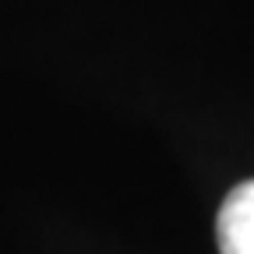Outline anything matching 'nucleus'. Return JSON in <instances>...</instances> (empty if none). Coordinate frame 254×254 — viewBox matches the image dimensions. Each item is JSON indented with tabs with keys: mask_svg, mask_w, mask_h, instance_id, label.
Listing matches in <instances>:
<instances>
[{
	"mask_svg": "<svg viewBox=\"0 0 254 254\" xmlns=\"http://www.w3.org/2000/svg\"><path fill=\"white\" fill-rule=\"evenodd\" d=\"M219 254H254V180L237 184L215 215Z\"/></svg>",
	"mask_w": 254,
	"mask_h": 254,
	"instance_id": "obj_1",
	"label": "nucleus"
}]
</instances>
